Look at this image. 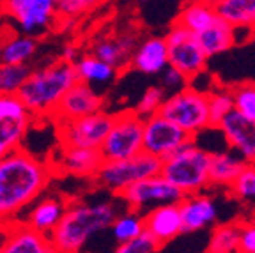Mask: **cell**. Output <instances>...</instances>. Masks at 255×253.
<instances>
[{
  "mask_svg": "<svg viewBox=\"0 0 255 253\" xmlns=\"http://www.w3.org/2000/svg\"><path fill=\"white\" fill-rule=\"evenodd\" d=\"M52 174V166L21 147L7 150L0 158V222H16L46 190Z\"/></svg>",
  "mask_w": 255,
  "mask_h": 253,
  "instance_id": "obj_1",
  "label": "cell"
},
{
  "mask_svg": "<svg viewBox=\"0 0 255 253\" xmlns=\"http://www.w3.org/2000/svg\"><path fill=\"white\" fill-rule=\"evenodd\" d=\"M117 218V207L112 202L103 204H68L60 222L50 234L53 252H80L96 234L103 232Z\"/></svg>",
  "mask_w": 255,
  "mask_h": 253,
  "instance_id": "obj_2",
  "label": "cell"
},
{
  "mask_svg": "<svg viewBox=\"0 0 255 253\" xmlns=\"http://www.w3.org/2000/svg\"><path fill=\"white\" fill-rule=\"evenodd\" d=\"M75 82H78L75 64L59 60L43 69L30 71L28 78L18 91V98L34 117L52 115L64 92Z\"/></svg>",
  "mask_w": 255,
  "mask_h": 253,
  "instance_id": "obj_3",
  "label": "cell"
},
{
  "mask_svg": "<svg viewBox=\"0 0 255 253\" xmlns=\"http://www.w3.org/2000/svg\"><path fill=\"white\" fill-rule=\"evenodd\" d=\"M209 159H211V152L199 147L193 140L165 158L161 161L159 174L175 188H179L184 195L199 193L207 186H211Z\"/></svg>",
  "mask_w": 255,
  "mask_h": 253,
  "instance_id": "obj_4",
  "label": "cell"
},
{
  "mask_svg": "<svg viewBox=\"0 0 255 253\" xmlns=\"http://www.w3.org/2000/svg\"><path fill=\"white\" fill-rule=\"evenodd\" d=\"M158 114L177 124L181 129L190 133L191 136H197L199 133L211 127L207 92L195 89L193 85H186L181 91L165 96Z\"/></svg>",
  "mask_w": 255,
  "mask_h": 253,
  "instance_id": "obj_5",
  "label": "cell"
},
{
  "mask_svg": "<svg viewBox=\"0 0 255 253\" xmlns=\"http://www.w3.org/2000/svg\"><path fill=\"white\" fill-rule=\"evenodd\" d=\"M159 170H161V159L152 156L147 150H140L131 158L103 161L92 177L98 186L119 195L129 184L159 174Z\"/></svg>",
  "mask_w": 255,
  "mask_h": 253,
  "instance_id": "obj_6",
  "label": "cell"
},
{
  "mask_svg": "<svg viewBox=\"0 0 255 253\" xmlns=\"http://www.w3.org/2000/svg\"><path fill=\"white\" fill-rule=\"evenodd\" d=\"M143 138V117L136 112H121L114 115L112 126L100 147L103 161L131 158L142 149Z\"/></svg>",
  "mask_w": 255,
  "mask_h": 253,
  "instance_id": "obj_7",
  "label": "cell"
},
{
  "mask_svg": "<svg viewBox=\"0 0 255 253\" xmlns=\"http://www.w3.org/2000/svg\"><path fill=\"white\" fill-rule=\"evenodd\" d=\"M119 197L126 202V206L138 214H145L147 211L167 204H179L184 193L168 182L161 174L140 179L133 182Z\"/></svg>",
  "mask_w": 255,
  "mask_h": 253,
  "instance_id": "obj_8",
  "label": "cell"
},
{
  "mask_svg": "<svg viewBox=\"0 0 255 253\" xmlns=\"http://www.w3.org/2000/svg\"><path fill=\"white\" fill-rule=\"evenodd\" d=\"M165 41L168 50V66L183 73L188 82L206 71L207 55L191 30L179 23H174Z\"/></svg>",
  "mask_w": 255,
  "mask_h": 253,
  "instance_id": "obj_9",
  "label": "cell"
},
{
  "mask_svg": "<svg viewBox=\"0 0 255 253\" xmlns=\"http://www.w3.org/2000/svg\"><path fill=\"white\" fill-rule=\"evenodd\" d=\"M114 115L103 110L84 115L78 119L59 121V136L62 147H87L100 149L112 126Z\"/></svg>",
  "mask_w": 255,
  "mask_h": 253,
  "instance_id": "obj_10",
  "label": "cell"
},
{
  "mask_svg": "<svg viewBox=\"0 0 255 253\" xmlns=\"http://www.w3.org/2000/svg\"><path fill=\"white\" fill-rule=\"evenodd\" d=\"M195 136H191L184 129H181L177 124L165 119L158 112L143 119V138L142 149L151 152L152 156L163 161L175 150L181 149L186 143L193 142Z\"/></svg>",
  "mask_w": 255,
  "mask_h": 253,
  "instance_id": "obj_11",
  "label": "cell"
},
{
  "mask_svg": "<svg viewBox=\"0 0 255 253\" xmlns=\"http://www.w3.org/2000/svg\"><path fill=\"white\" fill-rule=\"evenodd\" d=\"M0 9L14 18L27 36H41L52 27L57 18L53 0H2Z\"/></svg>",
  "mask_w": 255,
  "mask_h": 253,
  "instance_id": "obj_12",
  "label": "cell"
},
{
  "mask_svg": "<svg viewBox=\"0 0 255 253\" xmlns=\"http://www.w3.org/2000/svg\"><path fill=\"white\" fill-rule=\"evenodd\" d=\"M101 108H103V98L96 94L89 83L78 80L64 92L57 107L53 108L52 117H57L59 121H71L94 114Z\"/></svg>",
  "mask_w": 255,
  "mask_h": 253,
  "instance_id": "obj_13",
  "label": "cell"
},
{
  "mask_svg": "<svg viewBox=\"0 0 255 253\" xmlns=\"http://www.w3.org/2000/svg\"><path fill=\"white\" fill-rule=\"evenodd\" d=\"M216 127L232 150H236L247 163H255V121L232 110Z\"/></svg>",
  "mask_w": 255,
  "mask_h": 253,
  "instance_id": "obj_14",
  "label": "cell"
},
{
  "mask_svg": "<svg viewBox=\"0 0 255 253\" xmlns=\"http://www.w3.org/2000/svg\"><path fill=\"white\" fill-rule=\"evenodd\" d=\"M177 207H179L181 222H183V234L209 229L215 225L218 218L215 200L207 195H202V191L184 195Z\"/></svg>",
  "mask_w": 255,
  "mask_h": 253,
  "instance_id": "obj_15",
  "label": "cell"
},
{
  "mask_svg": "<svg viewBox=\"0 0 255 253\" xmlns=\"http://www.w3.org/2000/svg\"><path fill=\"white\" fill-rule=\"evenodd\" d=\"M143 229L151 232L161 246L183 234V222L177 204H167L142 214Z\"/></svg>",
  "mask_w": 255,
  "mask_h": 253,
  "instance_id": "obj_16",
  "label": "cell"
},
{
  "mask_svg": "<svg viewBox=\"0 0 255 253\" xmlns=\"http://www.w3.org/2000/svg\"><path fill=\"white\" fill-rule=\"evenodd\" d=\"M68 204L69 202L60 195H46L32 206V209L27 213V218L16 220V222H23L32 229H36L37 232L50 236L57 223L60 222Z\"/></svg>",
  "mask_w": 255,
  "mask_h": 253,
  "instance_id": "obj_17",
  "label": "cell"
},
{
  "mask_svg": "<svg viewBox=\"0 0 255 253\" xmlns=\"http://www.w3.org/2000/svg\"><path fill=\"white\" fill-rule=\"evenodd\" d=\"M4 253H53L50 236L37 232L23 222H12Z\"/></svg>",
  "mask_w": 255,
  "mask_h": 253,
  "instance_id": "obj_18",
  "label": "cell"
},
{
  "mask_svg": "<svg viewBox=\"0 0 255 253\" xmlns=\"http://www.w3.org/2000/svg\"><path fill=\"white\" fill-rule=\"evenodd\" d=\"M129 64L133 69L143 75H159L168 66V50L165 37H149L136 44Z\"/></svg>",
  "mask_w": 255,
  "mask_h": 253,
  "instance_id": "obj_19",
  "label": "cell"
},
{
  "mask_svg": "<svg viewBox=\"0 0 255 253\" xmlns=\"http://www.w3.org/2000/svg\"><path fill=\"white\" fill-rule=\"evenodd\" d=\"M135 48V34H119L116 37H105V39L98 41L92 48V53L98 59L114 66L116 69H124L129 64V59H131Z\"/></svg>",
  "mask_w": 255,
  "mask_h": 253,
  "instance_id": "obj_20",
  "label": "cell"
},
{
  "mask_svg": "<svg viewBox=\"0 0 255 253\" xmlns=\"http://www.w3.org/2000/svg\"><path fill=\"white\" fill-rule=\"evenodd\" d=\"M199 39L200 46H202L204 53L207 55V59L213 55H218L231 50L238 41V28L232 27L229 21H225L223 18H216L211 25L204 30L197 32L195 34Z\"/></svg>",
  "mask_w": 255,
  "mask_h": 253,
  "instance_id": "obj_21",
  "label": "cell"
},
{
  "mask_svg": "<svg viewBox=\"0 0 255 253\" xmlns=\"http://www.w3.org/2000/svg\"><path fill=\"white\" fill-rule=\"evenodd\" d=\"M103 163L100 149L87 147H62L60 166L64 172L78 177H92Z\"/></svg>",
  "mask_w": 255,
  "mask_h": 253,
  "instance_id": "obj_22",
  "label": "cell"
},
{
  "mask_svg": "<svg viewBox=\"0 0 255 253\" xmlns=\"http://www.w3.org/2000/svg\"><path fill=\"white\" fill-rule=\"evenodd\" d=\"M247 161L236 152V150H222L211 152L209 159V184L213 186L229 188L238 179Z\"/></svg>",
  "mask_w": 255,
  "mask_h": 253,
  "instance_id": "obj_23",
  "label": "cell"
},
{
  "mask_svg": "<svg viewBox=\"0 0 255 253\" xmlns=\"http://www.w3.org/2000/svg\"><path fill=\"white\" fill-rule=\"evenodd\" d=\"M215 9L232 27L255 32V0H222Z\"/></svg>",
  "mask_w": 255,
  "mask_h": 253,
  "instance_id": "obj_24",
  "label": "cell"
},
{
  "mask_svg": "<svg viewBox=\"0 0 255 253\" xmlns=\"http://www.w3.org/2000/svg\"><path fill=\"white\" fill-rule=\"evenodd\" d=\"M75 67L78 80L89 83V85H94V83L96 85H107V83L114 82L119 75V69H116L105 60L98 59L94 53L84 55L80 60H76Z\"/></svg>",
  "mask_w": 255,
  "mask_h": 253,
  "instance_id": "obj_25",
  "label": "cell"
},
{
  "mask_svg": "<svg viewBox=\"0 0 255 253\" xmlns=\"http://www.w3.org/2000/svg\"><path fill=\"white\" fill-rule=\"evenodd\" d=\"M218 18L215 5L207 4L204 0H188V4L183 7L179 16L175 18V23L183 25L193 34L207 28Z\"/></svg>",
  "mask_w": 255,
  "mask_h": 253,
  "instance_id": "obj_26",
  "label": "cell"
},
{
  "mask_svg": "<svg viewBox=\"0 0 255 253\" xmlns=\"http://www.w3.org/2000/svg\"><path fill=\"white\" fill-rule=\"evenodd\" d=\"M37 50V41L32 36H14L0 43V62L23 64Z\"/></svg>",
  "mask_w": 255,
  "mask_h": 253,
  "instance_id": "obj_27",
  "label": "cell"
},
{
  "mask_svg": "<svg viewBox=\"0 0 255 253\" xmlns=\"http://www.w3.org/2000/svg\"><path fill=\"white\" fill-rule=\"evenodd\" d=\"M209 253H236L239 252V222L222 223L211 230L207 243Z\"/></svg>",
  "mask_w": 255,
  "mask_h": 253,
  "instance_id": "obj_28",
  "label": "cell"
},
{
  "mask_svg": "<svg viewBox=\"0 0 255 253\" xmlns=\"http://www.w3.org/2000/svg\"><path fill=\"white\" fill-rule=\"evenodd\" d=\"M30 75V67L23 64L0 62V94H18L20 87Z\"/></svg>",
  "mask_w": 255,
  "mask_h": 253,
  "instance_id": "obj_29",
  "label": "cell"
},
{
  "mask_svg": "<svg viewBox=\"0 0 255 253\" xmlns=\"http://www.w3.org/2000/svg\"><path fill=\"white\" fill-rule=\"evenodd\" d=\"M207 107H209V123L211 127H216L220 121L234 110L231 87H220L207 92Z\"/></svg>",
  "mask_w": 255,
  "mask_h": 253,
  "instance_id": "obj_30",
  "label": "cell"
},
{
  "mask_svg": "<svg viewBox=\"0 0 255 253\" xmlns=\"http://www.w3.org/2000/svg\"><path fill=\"white\" fill-rule=\"evenodd\" d=\"M110 229H112V234H114V239L117 241V245L129 241V239L138 236L143 230L142 214L135 213V211H131V209H129V213L121 214V216L117 214V218L114 220Z\"/></svg>",
  "mask_w": 255,
  "mask_h": 253,
  "instance_id": "obj_31",
  "label": "cell"
},
{
  "mask_svg": "<svg viewBox=\"0 0 255 253\" xmlns=\"http://www.w3.org/2000/svg\"><path fill=\"white\" fill-rule=\"evenodd\" d=\"M28 126H30V117H25V119H0V147H4L5 150L20 147Z\"/></svg>",
  "mask_w": 255,
  "mask_h": 253,
  "instance_id": "obj_32",
  "label": "cell"
},
{
  "mask_svg": "<svg viewBox=\"0 0 255 253\" xmlns=\"http://www.w3.org/2000/svg\"><path fill=\"white\" fill-rule=\"evenodd\" d=\"M231 193L248 206H255V163H247L231 186Z\"/></svg>",
  "mask_w": 255,
  "mask_h": 253,
  "instance_id": "obj_33",
  "label": "cell"
},
{
  "mask_svg": "<svg viewBox=\"0 0 255 253\" xmlns=\"http://www.w3.org/2000/svg\"><path fill=\"white\" fill-rule=\"evenodd\" d=\"M234 112L250 121H255V83H239L231 87Z\"/></svg>",
  "mask_w": 255,
  "mask_h": 253,
  "instance_id": "obj_34",
  "label": "cell"
},
{
  "mask_svg": "<svg viewBox=\"0 0 255 253\" xmlns=\"http://www.w3.org/2000/svg\"><path fill=\"white\" fill-rule=\"evenodd\" d=\"M161 248V245L158 243V239L152 236L151 232L143 229L138 236H135L133 239L126 243H121L117 246L119 253H154Z\"/></svg>",
  "mask_w": 255,
  "mask_h": 253,
  "instance_id": "obj_35",
  "label": "cell"
},
{
  "mask_svg": "<svg viewBox=\"0 0 255 253\" xmlns=\"http://www.w3.org/2000/svg\"><path fill=\"white\" fill-rule=\"evenodd\" d=\"M165 99V91L161 87H156V85H152V87H149L147 91L143 92V96L140 98L138 105H136V114L140 115V117H149V115L156 114V112L159 110V107H161V103H163Z\"/></svg>",
  "mask_w": 255,
  "mask_h": 253,
  "instance_id": "obj_36",
  "label": "cell"
},
{
  "mask_svg": "<svg viewBox=\"0 0 255 253\" xmlns=\"http://www.w3.org/2000/svg\"><path fill=\"white\" fill-rule=\"evenodd\" d=\"M105 0H60L57 2V16L62 18H76V16L89 12L91 9L103 4Z\"/></svg>",
  "mask_w": 255,
  "mask_h": 253,
  "instance_id": "obj_37",
  "label": "cell"
},
{
  "mask_svg": "<svg viewBox=\"0 0 255 253\" xmlns=\"http://www.w3.org/2000/svg\"><path fill=\"white\" fill-rule=\"evenodd\" d=\"M32 117L18 94H0V119H25Z\"/></svg>",
  "mask_w": 255,
  "mask_h": 253,
  "instance_id": "obj_38",
  "label": "cell"
},
{
  "mask_svg": "<svg viewBox=\"0 0 255 253\" xmlns=\"http://www.w3.org/2000/svg\"><path fill=\"white\" fill-rule=\"evenodd\" d=\"M159 75H161V89H163V91L175 92V91H181V89L188 85L186 76L172 66H167Z\"/></svg>",
  "mask_w": 255,
  "mask_h": 253,
  "instance_id": "obj_39",
  "label": "cell"
},
{
  "mask_svg": "<svg viewBox=\"0 0 255 253\" xmlns=\"http://www.w3.org/2000/svg\"><path fill=\"white\" fill-rule=\"evenodd\" d=\"M239 252L255 253V220L239 222Z\"/></svg>",
  "mask_w": 255,
  "mask_h": 253,
  "instance_id": "obj_40",
  "label": "cell"
},
{
  "mask_svg": "<svg viewBox=\"0 0 255 253\" xmlns=\"http://www.w3.org/2000/svg\"><path fill=\"white\" fill-rule=\"evenodd\" d=\"M76 57H78V52H76L75 46H66L62 50V59L60 60H66V62H76Z\"/></svg>",
  "mask_w": 255,
  "mask_h": 253,
  "instance_id": "obj_41",
  "label": "cell"
},
{
  "mask_svg": "<svg viewBox=\"0 0 255 253\" xmlns=\"http://www.w3.org/2000/svg\"><path fill=\"white\" fill-rule=\"evenodd\" d=\"M9 225H11V223H7V222H0V253L4 252L5 241H7V236H9Z\"/></svg>",
  "mask_w": 255,
  "mask_h": 253,
  "instance_id": "obj_42",
  "label": "cell"
},
{
  "mask_svg": "<svg viewBox=\"0 0 255 253\" xmlns=\"http://www.w3.org/2000/svg\"><path fill=\"white\" fill-rule=\"evenodd\" d=\"M204 2H207V4H211V5H216V4H220L222 0H204Z\"/></svg>",
  "mask_w": 255,
  "mask_h": 253,
  "instance_id": "obj_43",
  "label": "cell"
},
{
  "mask_svg": "<svg viewBox=\"0 0 255 253\" xmlns=\"http://www.w3.org/2000/svg\"><path fill=\"white\" fill-rule=\"evenodd\" d=\"M53 2H55V4H57V2H60V0H53Z\"/></svg>",
  "mask_w": 255,
  "mask_h": 253,
  "instance_id": "obj_44",
  "label": "cell"
},
{
  "mask_svg": "<svg viewBox=\"0 0 255 253\" xmlns=\"http://www.w3.org/2000/svg\"><path fill=\"white\" fill-rule=\"evenodd\" d=\"M140 2H147V0H140Z\"/></svg>",
  "mask_w": 255,
  "mask_h": 253,
  "instance_id": "obj_45",
  "label": "cell"
}]
</instances>
